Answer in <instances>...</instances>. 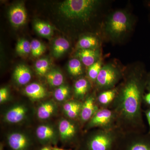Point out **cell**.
I'll list each match as a JSON object with an SVG mask.
<instances>
[{"label": "cell", "mask_w": 150, "mask_h": 150, "mask_svg": "<svg viewBox=\"0 0 150 150\" xmlns=\"http://www.w3.org/2000/svg\"><path fill=\"white\" fill-rule=\"evenodd\" d=\"M115 116L111 109L103 108L98 109L90 120L88 126L89 128L99 127L109 128L115 127Z\"/></svg>", "instance_id": "52a82bcc"}, {"label": "cell", "mask_w": 150, "mask_h": 150, "mask_svg": "<svg viewBox=\"0 0 150 150\" xmlns=\"http://www.w3.org/2000/svg\"><path fill=\"white\" fill-rule=\"evenodd\" d=\"M13 78L16 82L20 85L28 83L31 79V74L29 68L23 65L17 66L14 71Z\"/></svg>", "instance_id": "2e32d148"}, {"label": "cell", "mask_w": 150, "mask_h": 150, "mask_svg": "<svg viewBox=\"0 0 150 150\" xmlns=\"http://www.w3.org/2000/svg\"><path fill=\"white\" fill-rule=\"evenodd\" d=\"M46 80L51 86H60L64 83L63 75L59 71L53 70L48 72L46 75Z\"/></svg>", "instance_id": "44dd1931"}, {"label": "cell", "mask_w": 150, "mask_h": 150, "mask_svg": "<svg viewBox=\"0 0 150 150\" xmlns=\"http://www.w3.org/2000/svg\"><path fill=\"white\" fill-rule=\"evenodd\" d=\"M38 139L44 144L54 143L55 132L53 128L48 125H41L36 131Z\"/></svg>", "instance_id": "5bb4252c"}, {"label": "cell", "mask_w": 150, "mask_h": 150, "mask_svg": "<svg viewBox=\"0 0 150 150\" xmlns=\"http://www.w3.org/2000/svg\"><path fill=\"white\" fill-rule=\"evenodd\" d=\"M121 133L115 127L100 128L87 137L79 150H115Z\"/></svg>", "instance_id": "277c9868"}, {"label": "cell", "mask_w": 150, "mask_h": 150, "mask_svg": "<svg viewBox=\"0 0 150 150\" xmlns=\"http://www.w3.org/2000/svg\"><path fill=\"white\" fill-rule=\"evenodd\" d=\"M124 71L113 63L103 65L96 82L101 92L115 88V85L123 77Z\"/></svg>", "instance_id": "8992f818"}, {"label": "cell", "mask_w": 150, "mask_h": 150, "mask_svg": "<svg viewBox=\"0 0 150 150\" xmlns=\"http://www.w3.org/2000/svg\"><path fill=\"white\" fill-rule=\"evenodd\" d=\"M98 110L94 97L92 96L88 97L82 105L80 113L81 120L83 122L90 120Z\"/></svg>", "instance_id": "30bf717a"}, {"label": "cell", "mask_w": 150, "mask_h": 150, "mask_svg": "<svg viewBox=\"0 0 150 150\" xmlns=\"http://www.w3.org/2000/svg\"><path fill=\"white\" fill-rule=\"evenodd\" d=\"M115 150H150V134L121 133Z\"/></svg>", "instance_id": "5b68a950"}, {"label": "cell", "mask_w": 150, "mask_h": 150, "mask_svg": "<svg viewBox=\"0 0 150 150\" xmlns=\"http://www.w3.org/2000/svg\"><path fill=\"white\" fill-rule=\"evenodd\" d=\"M143 102H145V103L150 108V92H148L147 93L145 94L144 96Z\"/></svg>", "instance_id": "d6a6232c"}, {"label": "cell", "mask_w": 150, "mask_h": 150, "mask_svg": "<svg viewBox=\"0 0 150 150\" xmlns=\"http://www.w3.org/2000/svg\"><path fill=\"white\" fill-rule=\"evenodd\" d=\"M70 43L68 40L60 37L54 41L53 46V54L55 57H59L67 52L70 48Z\"/></svg>", "instance_id": "ac0fdd59"}, {"label": "cell", "mask_w": 150, "mask_h": 150, "mask_svg": "<svg viewBox=\"0 0 150 150\" xmlns=\"http://www.w3.org/2000/svg\"><path fill=\"white\" fill-rule=\"evenodd\" d=\"M8 97V90L6 88H3L0 89V102H4L7 100Z\"/></svg>", "instance_id": "1f68e13d"}, {"label": "cell", "mask_w": 150, "mask_h": 150, "mask_svg": "<svg viewBox=\"0 0 150 150\" xmlns=\"http://www.w3.org/2000/svg\"><path fill=\"white\" fill-rule=\"evenodd\" d=\"M82 62L77 58L71 59L68 64V69L73 76H77L83 73Z\"/></svg>", "instance_id": "603a6c76"}, {"label": "cell", "mask_w": 150, "mask_h": 150, "mask_svg": "<svg viewBox=\"0 0 150 150\" xmlns=\"http://www.w3.org/2000/svg\"><path fill=\"white\" fill-rule=\"evenodd\" d=\"M59 131L63 142H70L76 134V126L71 121L64 119L59 122Z\"/></svg>", "instance_id": "7c38bea8"}, {"label": "cell", "mask_w": 150, "mask_h": 150, "mask_svg": "<svg viewBox=\"0 0 150 150\" xmlns=\"http://www.w3.org/2000/svg\"><path fill=\"white\" fill-rule=\"evenodd\" d=\"M27 111V108L23 105H16L7 112L5 115V120L8 123H19L24 120Z\"/></svg>", "instance_id": "4fadbf2b"}, {"label": "cell", "mask_w": 150, "mask_h": 150, "mask_svg": "<svg viewBox=\"0 0 150 150\" xmlns=\"http://www.w3.org/2000/svg\"><path fill=\"white\" fill-rule=\"evenodd\" d=\"M148 73L142 64L124 71L123 81L117 87L110 109L115 116L114 126L121 133H144L142 106Z\"/></svg>", "instance_id": "6da1fadb"}, {"label": "cell", "mask_w": 150, "mask_h": 150, "mask_svg": "<svg viewBox=\"0 0 150 150\" xmlns=\"http://www.w3.org/2000/svg\"><path fill=\"white\" fill-rule=\"evenodd\" d=\"M146 90L148 92H150V71L148 73Z\"/></svg>", "instance_id": "e575fe53"}, {"label": "cell", "mask_w": 150, "mask_h": 150, "mask_svg": "<svg viewBox=\"0 0 150 150\" xmlns=\"http://www.w3.org/2000/svg\"><path fill=\"white\" fill-rule=\"evenodd\" d=\"M24 92L28 96L34 100L42 99L46 95L45 88L40 84L36 83H33L26 86Z\"/></svg>", "instance_id": "9a60e30c"}, {"label": "cell", "mask_w": 150, "mask_h": 150, "mask_svg": "<svg viewBox=\"0 0 150 150\" xmlns=\"http://www.w3.org/2000/svg\"><path fill=\"white\" fill-rule=\"evenodd\" d=\"M53 150H69L64 149H61V148L56 147H53Z\"/></svg>", "instance_id": "8d00e7d4"}, {"label": "cell", "mask_w": 150, "mask_h": 150, "mask_svg": "<svg viewBox=\"0 0 150 150\" xmlns=\"http://www.w3.org/2000/svg\"><path fill=\"white\" fill-rule=\"evenodd\" d=\"M34 28L39 35L43 37H49L52 33L51 25L43 22H36L34 24Z\"/></svg>", "instance_id": "cb8c5ba5"}, {"label": "cell", "mask_w": 150, "mask_h": 150, "mask_svg": "<svg viewBox=\"0 0 150 150\" xmlns=\"http://www.w3.org/2000/svg\"><path fill=\"white\" fill-rule=\"evenodd\" d=\"M7 144L11 150H30L31 146L29 138L21 133L10 134L7 137Z\"/></svg>", "instance_id": "ba28073f"}, {"label": "cell", "mask_w": 150, "mask_h": 150, "mask_svg": "<svg viewBox=\"0 0 150 150\" xmlns=\"http://www.w3.org/2000/svg\"><path fill=\"white\" fill-rule=\"evenodd\" d=\"M134 20L132 15L125 10H118L108 15L104 22L105 35L112 41L123 40L132 30Z\"/></svg>", "instance_id": "3957f363"}, {"label": "cell", "mask_w": 150, "mask_h": 150, "mask_svg": "<svg viewBox=\"0 0 150 150\" xmlns=\"http://www.w3.org/2000/svg\"><path fill=\"white\" fill-rule=\"evenodd\" d=\"M31 53L34 57H37L43 54L46 50V47L39 40L34 39L30 42Z\"/></svg>", "instance_id": "83f0119b"}, {"label": "cell", "mask_w": 150, "mask_h": 150, "mask_svg": "<svg viewBox=\"0 0 150 150\" xmlns=\"http://www.w3.org/2000/svg\"><path fill=\"white\" fill-rule=\"evenodd\" d=\"M69 92V88L68 86H67L62 85L55 91L54 92V96L58 101H63L68 97Z\"/></svg>", "instance_id": "f1b7e54d"}, {"label": "cell", "mask_w": 150, "mask_h": 150, "mask_svg": "<svg viewBox=\"0 0 150 150\" xmlns=\"http://www.w3.org/2000/svg\"><path fill=\"white\" fill-rule=\"evenodd\" d=\"M76 56L84 66L89 67L100 60V51L99 49L80 50Z\"/></svg>", "instance_id": "8fae6325"}, {"label": "cell", "mask_w": 150, "mask_h": 150, "mask_svg": "<svg viewBox=\"0 0 150 150\" xmlns=\"http://www.w3.org/2000/svg\"><path fill=\"white\" fill-rule=\"evenodd\" d=\"M81 103L75 101H71L65 103L63 106V109L65 113L72 110L75 107L79 105Z\"/></svg>", "instance_id": "4dcf8cb0"}, {"label": "cell", "mask_w": 150, "mask_h": 150, "mask_svg": "<svg viewBox=\"0 0 150 150\" xmlns=\"http://www.w3.org/2000/svg\"><path fill=\"white\" fill-rule=\"evenodd\" d=\"M16 51L18 54L26 55L31 52L30 42L24 39L18 40L16 46Z\"/></svg>", "instance_id": "4316f807"}, {"label": "cell", "mask_w": 150, "mask_h": 150, "mask_svg": "<svg viewBox=\"0 0 150 150\" xmlns=\"http://www.w3.org/2000/svg\"><path fill=\"white\" fill-rule=\"evenodd\" d=\"M90 87L88 81L84 78H81L76 81L74 86L76 96L78 98L83 97L88 91Z\"/></svg>", "instance_id": "7402d4cb"}, {"label": "cell", "mask_w": 150, "mask_h": 150, "mask_svg": "<svg viewBox=\"0 0 150 150\" xmlns=\"http://www.w3.org/2000/svg\"><path fill=\"white\" fill-rule=\"evenodd\" d=\"M0 150H4V145L3 144H1L0 145Z\"/></svg>", "instance_id": "74e56055"}, {"label": "cell", "mask_w": 150, "mask_h": 150, "mask_svg": "<svg viewBox=\"0 0 150 150\" xmlns=\"http://www.w3.org/2000/svg\"><path fill=\"white\" fill-rule=\"evenodd\" d=\"M9 17L11 24L15 27H19L25 23L27 20V13L22 4L13 7L9 12Z\"/></svg>", "instance_id": "9c48e42d"}, {"label": "cell", "mask_w": 150, "mask_h": 150, "mask_svg": "<svg viewBox=\"0 0 150 150\" xmlns=\"http://www.w3.org/2000/svg\"><path fill=\"white\" fill-rule=\"evenodd\" d=\"M39 150H53V147L48 145H46L42 147Z\"/></svg>", "instance_id": "d590c367"}, {"label": "cell", "mask_w": 150, "mask_h": 150, "mask_svg": "<svg viewBox=\"0 0 150 150\" xmlns=\"http://www.w3.org/2000/svg\"><path fill=\"white\" fill-rule=\"evenodd\" d=\"M55 109V106L52 103H44L38 109V117L41 120L48 119L54 113Z\"/></svg>", "instance_id": "ffe728a7"}, {"label": "cell", "mask_w": 150, "mask_h": 150, "mask_svg": "<svg viewBox=\"0 0 150 150\" xmlns=\"http://www.w3.org/2000/svg\"><path fill=\"white\" fill-rule=\"evenodd\" d=\"M145 113L149 126V131L148 133L150 134V108L145 111Z\"/></svg>", "instance_id": "836d02e7"}, {"label": "cell", "mask_w": 150, "mask_h": 150, "mask_svg": "<svg viewBox=\"0 0 150 150\" xmlns=\"http://www.w3.org/2000/svg\"><path fill=\"white\" fill-rule=\"evenodd\" d=\"M103 66V62L100 59L93 64L88 67V77L91 80L95 81H96L98 76Z\"/></svg>", "instance_id": "484cf974"}, {"label": "cell", "mask_w": 150, "mask_h": 150, "mask_svg": "<svg viewBox=\"0 0 150 150\" xmlns=\"http://www.w3.org/2000/svg\"><path fill=\"white\" fill-rule=\"evenodd\" d=\"M82 105V104H80L72 110H70L69 112H66V114H67V116L71 118H76L79 114L80 113Z\"/></svg>", "instance_id": "f546056e"}, {"label": "cell", "mask_w": 150, "mask_h": 150, "mask_svg": "<svg viewBox=\"0 0 150 150\" xmlns=\"http://www.w3.org/2000/svg\"><path fill=\"white\" fill-rule=\"evenodd\" d=\"M100 46L99 39L96 36L88 35L83 36L77 43L76 47L79 50L98 49Z\"/></svg>", "instance_id": "e0dca14e"}, {"label": "cell", "mask_w": 150, "mask_h": 150, "mask_svg": "<svg viewBox=\"0 0 150 150\" xmlns=\"http://www.w3.org/2000/svg\"><path fill=\"white\" fill-rule=\"evenodd\" d=\"M102 3L96 0H67L61 3L59 10L69 19L86 23L96 14Z\"/></svg>", "instance_id": "7a4b0ae2"}, {"label": "cell", "mask_w": 150, "mask_h": 150, "mask_svg": "<svg viewBox=\"0 0 150 150\" xmlns=\"http://www.w3.org/2000/svg\"><path fill=\"white\" fill-rule=\"evenodd\" d=\"M35 67L38 74L42 76L48 73L50 67V64L47 59H39L36 61Z\"/></svg>", "instance_id": "d4e9b609"}, {"label": "cell", "mask_w": 150, "mask_h": 150, "mask_svg": "<svg viewBox=\"0 0 150 150\" xmlns=\"http://www.w3.org/2000/svg\"><path fill=\"white\" fill-rule=\"evenodd\" d=\"M117 93V88L101 92L98 96V102L103 106L109 105L114 100Z\"/></svg>", "instance_id": "d6986e66"}]
</instances>
